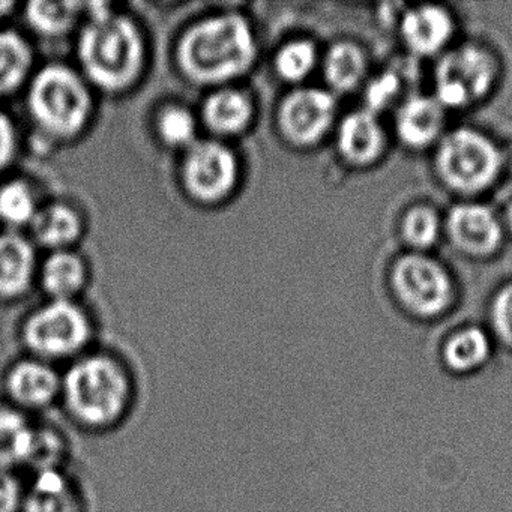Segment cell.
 <instances>
[{"mask_svg":"<svg viewBox=\"0 0 512 512\" xmlns=\"http://www.w3.org/2000/svg\"><path fill=\"white\" fill-rule=\"evenodd\" d=\"M139 377L130 362L109 350H89L62 368L59 410L86 434L115 433L136 412Z\"/></svg>","mask_w":512,"mask_h":512,"instance_id":"cell-1","label":"cell"},{"mask_svg":"<svg viewBox=\"0 0 512 512\" xmlns=\"http://www.w3.org/2000/svg\"><path fill=\"white\" fill-rule=\"evenodd\" d=\"M176 55L188 79L200 85H221L250 70L257 56L256 37L244 17L218 14L185 31Z\"/></svg>","mask_w":512,"mask_h":512,"instance_id":"cell-2","label":"cell"},{"mask_svg":"<svg viewBox=\"0 0 512 512\" xmlns=\"http://www.w3.org/2000/svg\"><path fill=\"white\" fill-rule=\"evenodd\" d=\"M89 22L79 40V59L88 79L116 92L136 82L142 71L145 47L142 35L128 17L106 4H91Z\"/></svg>","mask_w":512,"mask_h":512,"instance_id":"cell-3","label":"cell"},{"mask_svg":"<svg viewBox=\"0 0 512 512\" xmlns=\"http://www.w3.org/2000/svg\"><path fill=\"white\" fill-rule=\"evenodd\" d=\"M25 355L64 368L94 349V323L74 301H52L32 311L20 328Z\"/></svg>","mask_w":512,"mask_h":512,"instance_id":"cell-4","label":"cell"},{"mask_svg":"<svg viewBox=\"0 0 512 512\" xmlns=\"http://www.w3.org/2000/svg\"><path fill=\"white\" fill-rule=\"evenodd\" d=\"M28 106L41 131L56 139H70L88 124L92 101L85 80L76 71L53 64L32 79Z\"/></svg>","mask_w":512,"mask_h":512,"instance_id":"cell-5","label":"cell"},{"mask_svg":"<svg viewBox=\"0 0 512 512\" xmlns=\"http://www.w3.org/2000/svg\"><path fill=\"white\" fill-rule=\"evenodd\" d=\"M502 164V152L496 143L470 128L452 131L437 149V173L443 184L458 193H479L490 187Z\"/></svg>","mask_w":512,"mask_h":512,"instance_id":"cell-6","label":"cell"},{"mask_svg":"<svg viewBox=\"0 0 512 512\" xmlns=\"http://www.w3.org/2000/svg\"><path fill=\"white\" fill-rule=\"evenodd\" d=\"M395 298L410 314L431 319L448 310L454 298L451 277L440 263L424 254H407L392 266Z\"/></svg>","mask_w":512,"mask_h":512,"instance_id":"cell-7","label":"cell"},{"mask_svg":"<svg viewBox=\"0 0 512 512\" xmlns=\"http://www.w3.org/2000/svg\"><path fill=\"white\" fill-rule=\"evenodd\" d=\"M496 62L487 50L463 46L443 56L436 70V101L445 109H461L490 91Z\"/></svg>","mask_w":512,"mask_h":512,"instance_id":"cell-8","label":"cell"},{"mask_svg":"<svg viewBox=\"0 0 512 512\" xmlns=\"http://www.w3.org/2000/svg\"><path fill=\"white\" fill-rule=\"evenodd\" d=\"M4 401L34 418L59 409L62 368L25 355L8 365L2 376Z\"/></svg>","mask_w":512,"mask_h":512,"instance_id":"cell-9","label":"cell"},{"mask_svg":"<svg viewBox=\"0 0 512 512\" xmlns=\"http://www.w3.org/2000/svg\"><path fill=\"white\" fill-rule=\"evenodd\" d=\"M182 179L194 199L218 202L235 188L238 179L235 154L223 143L199 140L187 149Z\"/></svg>","mask_w":512,"mask_h":512,"instance_id":"cell-10","label":"cell"},{"mask_svg":"<svg viewBox=\"0 0 512 512\" xmlns=\"http://www.w3.org/2000/svg\"><path fill=\"white\" fill-rule=\"evenodd\" d=\"M335 100L323 89L302 88L287 95L278 110L281 133L296 146L319 142L334 122Z\"/></svg>","mask_w":512,"mask_h":512,"instance_id":"cell-11","label":"cell"},{"mask_svg":"<svg viewBox=\"0 0 512 512\" xmlns=\"http://www.w3.org/2000/svg\"><path fill=\"white\" fill-rule=\"evenodd\" d=\"M89 511L88 493L70 467L26 476L23 512Z\"/></svg>","mask_w":512,"mask_h":512,"instance_id":"cell-12","label":"cell"},{"mask_svg":"<svg viewBox=\"0 0 512 512\" xmlns=\"http://www.w3.org/2000/svg\"><path fill=\"white\" fill-rule=\"evenodd\" d=\"M446 230L452 244L470 256L494 253L502 239V226L491 209L476 203L458 205L449 212Z\"/></svg>","mask_w":512,"mask_h":512,"instance_id":"cell-13","label":"cell"},{"mask_svg":"<svg viewBox=\"0 0 512 512\" xmlns=\"http://www.w3.org/2000/svg\"><path fill=\"white\" fill-rule=\"evenodd\" d=\"M40 419L0 401V472L28 473Z\"/></svg>","mask_w":512,"mask_h":512,"instance_id":"cell-14","label":"cell"},{"mask_svg":"<svg viewBox=\"0 0 512 512\" xmlns=\"http://www.w3.org/2000/svg\"><path fill=\"white\" fill-rule=\"evenodd\" d=\"M31 242L14 232L0 233V301H14L28 292L35 272Z\"/></svg>","mask_w":512,"mask_h":512,"instance_id":"cell-15","label":"cell"},{"mask_svg":"<svg viewBox=\"0 0 512 512\" xmlns=\"http://www.w3.org/2000/svg\"><path fill=\"white\" fill-rule=\"evenodd\" d=\"M454 32L451 14L437 5H422L404 14L401 35L418 55H433L448 44Z\"/></svg>","mask_w":512,"mask_h":512,"instance_id":"cell-16","label":"cell"},{"mask_svg":"<svg viewBox=\"0 0 512 512\" xmlns=\"http://www.w3.org/2000/svg\"><path fill=\"white\" fill-rule=\"evenodd\" d=\"M338 149L349 163L367 166L382 154L385 134L370 110L350 113L341 121L337 133Z\"/></svg>","mask_w":512,"mask_h":512,"instance_id":"cell-17","label":"cell"},{"mask_svg":"<svg viewBox=\"0 0 512 512\" xmlns=\"http://www.w3.org/2000/svg\"><path fill=\"white\" fill-rule=\"evenodd\" d=\"M445 113L436 98L415 97L407 100L397 113V134L410 148H425L442 133Z\"/></svg>","mask_w":512,"mask_h":512,"instance_id":"cell-18","label":"cell"},{"mask_svg":"<svg viewBox=\"0 0 512 512\" xmlns=\"http://www.w3.org/2000/svg\"><path fill=\"white\" fill-rule=\"evenodd\" d=\"M491 358V340L484 329L467 326L443 343L440 359L455 376H469L481 370Z\"/></svg>","mask_w":512,"mask_h":512,"instance_id":"cell-19","label":"cell"},{"mask_svg":"<svg viewBox=\"0 0 512 512\" xmlns=\"http://www.w3.org/2000/svg\"><path fill=\"white\" fill-rule=\"evenodd\" d=\"M203 121L217 134H238L250 124L253 106L244 92L218 89L203 106Z\"/></svg>","mask_w":512,"mask_h":512,"instance_id":"cell-20","label":"cell"},{"mask_svg":"<svg viewBox=\"0 0 512 512\" xmlns=\"http://www.w3.org/2000/svg\"><path fill=\"white\" fill-rule=\"evenodd\" d=\"M35 239L52 250H65L82 232L79 214L70 206L52 203L38 209L31 224Z\"/></svg>","mask_w":512,"mask_h":512,"instance_id":"cell-21","label":"cell"},{"mask_svg":"<svg viewBox=\"0 0 512 512\" xmlns=\"http://www.w3.org/2000/svg\"><path fill=\"white\" fill-rule=\"evenodd\" d=\"M43 286L55 301H73L86 280L83 260L73 251H53L43 266Z\"/></svg>","mask_w":512,"mask_h":512,"instance_id":"cell-22","label":"cell"},{"mask_svg":"<svg viewBox=\"0 0 512 512\" xmlns=\"http://www.w3.org/2000/svg\"><path fill=\"white\" fill-rule=\"evenodd\" d=\"M32 50L14 31H0V100L14 94L28 79Z\"/></svg>","mask_w":512,"mask_h":512,"instance_id":"cell-23","label":"cell"},{"mask_svg":"<svg viewBox=\"0 0 512 512\" xmlns=\"http://www.w3.org/2000/svg\"><path fill=\"white\" fill-rule=\"evenodd\" d=\"M70 458L71 442L68 434L59 425L41 418L38 422L31 464L25 476L47 470L68 469Z\"/></svg>","mask_w":512,"mask_h":512,"instance_id":"cell-24","label":"cell"},{"mask_svg":"<svg viewBox=\"0 0 512 512\" xmlns=\"http://www.w3.org/2000/svg\"><path fill=\"white\" fill-rule=\"evenodd\" d=\"M367 62L356 44L338 43L326 53L323 61L325 79L335 91H352L365 74Z\"/></svg>","mask_w":512,"mask_h":512,"instance_id":"cell-25","label":"cell"},{"mask_svg":"<svg viewBox=\"0 0 512 512\" xmlns=\"http://www.w3.org/2000/svg\"><path fill=\"white\" fill-rule=\"evenodd\" d=\"M85 7L79 2H32L26 8V20L38 34L59 37L76 26Z\"/></svg>","mask_w":512,"mask_h":512,"instance_id":"cell-26","label":"cell"},{"mask_svg":"<svg viewBox=\"0 0 512 512\" xmlns=\"http://www.w3.org/2000/svg\"><path fill=\"white\" fill-rule=\"evenodd\" d=\"M38 209L37 197L28 182L13 179L0 185V223L8 230L31 226Z\"/></svg>","mask_w":512,"mask_h":512,"instance_id":"cell-27","label":"cell"},{"mask_svg":"<svg viewBox=\"0 0 512 512\" xmlns=\"http://www.w3.org/2000/svg\"><path fill=\"white\" fill-rule=\"evenodd\" d=\"M316 62V46L308 40H295L278 50L275 70L286 82L298 83L310 76Z\"/></svg>","mask_w":512,"mask_h":512,"instance_id":"cell-28","label":"cell"},{"mask_svg":"<svg viewBox=\"0 0 512 512\" xmlns=\"http://www.w3.org/2000/svg\"><path fill=\"white\" fill-rule=\"evenodd\" d=\"M158 133L166 145L190 148L197 142V122L190 110L181 106H169L161 110L157 121Z\"/></svg>","mask_w":512,"mask_h":512,"instance_id":"cell-29","label":"cell"},{"mask_svg":"<svg viewBox=\"0 0 512 512\" xmlns=\"http://www.w3.org/2000/svg\"><path fill=\"white\" fill-rule=\"evenodd\" d=\"M404 241L416 250H427L436 244L440 235V218L430 206L409 209L401 224Z\"/></svg>","mask_w":512,"mask_h":512,"instance_id":"cell-30","label":"cell"},{"mask_svg":"<svg viewBox=\"0 0 512 512\" xmlns=\"http://www.w3.org/2000/svg\"><path fill=\"white\" fill-rule=\"evenodd\" d=\"M491 328L496 337L512 349V283L494 296L490 308Z\"/></svg>","mask_w":512,"mask_h":512,"instance_id":"cell-31","label":"cell"},{"mask_svg":"<svg viewBox=\"0 0 512 512\" xmlns=\"http://www.w3.org/2000/svg\"><path fill=\"white\" fill-rule=\"evenodd\" d=\"M26 476L0 472V512H23Z\"/></svg>","mask_w":512,"mask_h":512,"instance_id":"cell-32","label":"cell"},{"mask_svg":"<svg viewBox=\"0 0 512 512\" xmlns=\"http://www.w3.org/2000/svg\"><path fill=\"white\" fill-rule=\"evenodd\" d=\"M17 131L7 113L0 110V173L4 172L17 154Z\"/></svg>","mask_w":512,"mask_h":512,"instance_id":"cell-33","label":"cell"},{"mask_svg":"<svg viewBox=\"0 0 512 512\" xmlns=\"http://www.w3.org/2000/svg\"><path fill=\"white\" fill-rule=\"evenodd\" d=\"M398 80L394 74H383L379 79L374 80L367 92V103L370 112L383 109L398 91Z\"/></svg>","mask_w":512,"mask_h":512,"instance_id":"cell-34","label":"cell"},{"mask_svg":"<svg viewBox=\"0 0 512 512\" xmlns=\"http://www.w3.org/2000/svg\"><path fill=\"white\" fill-rule=\"evenodd\" d=\"M14 7H16L14 2H5V0H0V20L5 19Z\"/></svg>","mask_w":512,"mask_h":512,"instance_id":"cell-35","label":"cell"},{"mask_svg":"<svg viewBox=\"0 0 512 512\" xmlns=\"http://www.w3.org/2000/svg\"><path fill=\"white\" fill-rule=\"evenodd\" d=\"M505 223L506 226H508V229L512 232V203L508 206V208H506Z\"/></svg>","mask_w":512,"mask_h":512,"instance_id":"cell-36","label":"cell"},{"mask_svg":"<svg viewBox=\"0 0 512 512\" xmlns=\"http://www.w3.org/2000/svg\"><path fill=\"white\" fill-rule=\"evenodd\" d=\"M508 161H509V166H511V170H512V146H511V149H509Z\"/></svg>","mask_w":512,"mask_h":512,"instance_id":"cell-37","label":"cell"}]
</instances>
